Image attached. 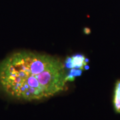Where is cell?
Instances as JSON below:
<instances>
[{
    "mask_svg": "<svg viewBox=\"0 0 120 120\" xmlns=\"http://www.w3.org/2000/svg\"><path fill=\"white\" fill-rule=\"evenodd\" d=\"M88 62L89 60L86 58L84 55L77 53L67 57L64 62V64L66 71L67 70H69L71 69H79L84 70L85 69H89Z\"/></svg>",
    "mask_w": 120,
    "mask_h": 120,
    "instance_id": "7a4b0ae2",
    "label": "cell"
},
{
    "mask_svg": "<svg viewBox=\"0 0 120 120\" xmlns=\"http://www.w3.org/2000/svg\"><path fill=\"white\" fill-rule=\"evenodd\" d=\"M83 71V70L79 69H69L68 72H67V74H66V81H67V82H73L76 77L82 75Z\"/></svg>",
    "mask_w": 120,
    "mask_h": 120,
    "instance_id": "277c9868",
    "label": "cell"
},
{
    "mask_svg": "<svg viewBox=\"0 0 120 120\" xmlns=\"http://www.w3.org/2000/svg\"><path fill=\"white\" fill-rule=\"evenodd\" d=\"M64 62L54 56L19 51L0 62V90L13 99L49 98L66 89Z\"/></svg>",
    "mask_w": 120,
    "mask_h": 120,
    "instance_id": "6da1fadb",
    "label": "cell"
},
{
    "mask_svg": "<svg viewBox=\"0 0 120 120\" xmlns=\"http://www.w3.org/2000/svg\"><path fill=\"white\" fill-rule=\"evenodd\" d=\"M113 106L116 112L120 113V80L116 82L113 96Z\"/></svg>",
    "mask_w": 120,
    "mask_h": 120,
    "instance_id": "3957f363",
    "label": "cell"
}]
</instances>
